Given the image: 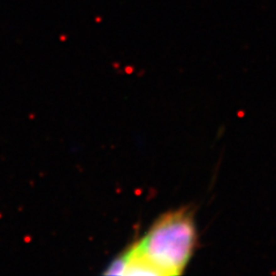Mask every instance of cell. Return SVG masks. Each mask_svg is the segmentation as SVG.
Masks as SVG:
<instances>
[{
	"instance_id": "cell-1",
	"label": "cell",
	"mask_w": 276,
	"mask_h": 276,
	"mask_svg": "<svg viewBox=\"0 0 276 276\" xmlns=\"http://www.w3.org/2000/svg\"><path fill=\"white\" fill-rule=\"evenodd\" d=\"M198 246L195 211L188 206L162 214L141 239L107 267V275H181Z\"/></svg>"
}]
</instances>
